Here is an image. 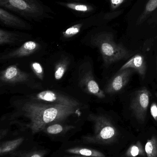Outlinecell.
Listing matches in <instances>:
<instances>
[{
    "mask_svg": "<svg viewBox=\"0 0 157 157\" xmlns=\"http://www.w3.org/2000/svg\"><path fill=\"white\" fill-rule=\"evenodd\" d=\"M69 64V60L66 58L62 59L57 63L55 66L54 75V78L56 80H60L62 78L68 69Z\"/></svg>",
    "mask_w": 157,
    "mask_h": 157,
    "instance_id": "ffe728a7",
    "label": "cell"
},
{
    "mask_svg": "<svg viewBox=\"0 0 157 157\" xmlns=\"http://www.w3.org/2000/svg\"><path fill=\"white\" fill-rule=\"evenodd\" d=\"M41 48L38 42L35 40H28L22 44L21 47L8 54L2 56L1 60L26 57L35 53Z\"/></svg>",
    "mask_w": 157,
    "mask_h": 157,
    "instance_id": "4fadbf2b",
    "label": "cell"
},
{
    "mask_svg": "<svg viewBox=\"0 0 157 157\" xmlns=\"http://www.w3.org/2000/svg\"><path fill=\"white\" fill-rule=\"evenodd\" d=\"M24 141L23 137L17 138L11 141H6L1 143L0 146L1 156L6 155L14 151Z\"/></svg>",
    "mask_w": 157,
    "mask_h": 157,
    "instance_id": "e0dca14e",
    "label": "cell"
},
{
    "mask_svg": "<svg viewBox=\"0 0 157 157\" xmlns=\"http://www.w3.org/2000/svg\"><path fill=\"white\" fill-rule=\"evenodd\" d=\"M30 66L32 71L37 78L41 80H43L44 72L41 64L38 62H33L31 63Z\"/></svg>",
    "mask_w": 157,
    "mask_h": 157,
    "instance_id": "7402d4cb",
    "label": "cell"
},
{
    "mask_svg": "<svg viewBox=\"0 0 157 157\" xmlns=\"http://www.w3.org/2000/svg\"><path fill=\"white\" fill-rule=\"evenodd\" d=\"M0 7L32 22L53 19L56 14L41 0H0Z\"/></svg>",
    "mask_w": 157,
    "mask_h": 157,
    "instance_id": "7a4b0ae2",
    "label": "cell"
},
{
    "mask_svg": "<svg viewBox=\"0 0 157 157\" xmlns=\"http://www.w3.org/2000/svg\"><path fill=\"white\" fill-rule=\"evenodd\" d=\"M100 18L97 15H92L83 18L70 24L62 32L61 38L67 40L73 38L79 35L85 29L96 25Z\"/></svg>",
    "mask_w": 157,
    "mask_h": 157,
    "instance_id": "ba28073f",
    "label": "cell"
},
{
    "mask_svg": "<svg viewBox=\"0 0 157 157\" xmlns=\"http://www.w3.org/2000/svg\"><path fill=\"white\" fill-rule=\"evenodd\" d=\"M74 128V127L73 125H64L61 123H54L48 125L43 131L49 134L57 135L63 132H67Z\"/></svg>",
    "mask_w": 157,
    "mask_h": 157,
    "instance_id": "ac0fdd59",
    "label": "cell"
},
{
    "mask_svg": "<svg viewBox=\"0 0 157 157\" xmlns=\"http://www.w3.org/2000/svg\"><path fill=\"white\" fill-rule=\"evenodd\" d=\"M0 24L3 26L21 30H29L31 24L26 19L0 7Z\"/></svg>",
    "mask_w": 157,
    "mask_h": 157,
    "instance_id": "9c48e42d",
    "label": "cell"
},
{
    "mask_svg": "<svg viewBox=\"0 0 157 157\" xmlns=\"http://www.w3.org/2000/svg\"><path fill=\"white\" fill-rule=\"evenodd\" d=\"M70 157H92L83 156L77 155H75L72 156H71Z\"/></svg>",
    "mask_w": 157,
    "mask_h": 157,
    "instance_id": "4316f807",
    "label": "cell"
},
{
    "mask_svg": "<svg viewBox=\"0 0 157 157\" xmlns=\"http://www.w3.org/2000/svg\"><path fill=\"white\" fill-rule=\"evenodd\" d=\"M46 153L47 152L45 150H40L21 154L20 157H44Z\"/></svg>",
    "mask_w": 157,
    "mask_h": 157,
    "instance_id": "603a6c76",
    "label": "cell"
},
{
    "mask_svg": "<svg viewBox=\"0 0 157 157\" xmlns=\"http://www.w3.org/2000/svg\"><path fill=\"white\" fill-rule=\"evenodd\" d=\"M30 37L29 34L18 31H9L3 29H0V45L15 44L20 42Z\"/></svg>",
    "mask_w": 157,
    "mask_h": 157,
    "instance_id": "5bb4252c",
    "label": "cell"
},
{
    "mask_svg": "<svg viewBox=\"0 0 157 157\" xmlns=\"http://www.w3.org/2000/svg\"><path fill=\"white\" fill-rule=\"evenodd\" d=\"M56 4L66 8L77 17L85 18L92 15L96 11V7L85 0H65L56 1Z\"/></svg>",
    "mask_w": 157,
    "mask_h": 157,
    "instance_id": "8992f818",
    "label": "cell"
},
{
    "mask_svg": "<svg viewBox=\"0 0 157 157\" xmlns=\"http://www.w3.org/2000/svg\"><path fill=\"white\" fill-rule=\"evenodd\" d=\"M145 148L140 141H137L135 144L131 145L129 147L125 155L127 157H137L144 156L145 155Z\"/></svg>",
    "mask_w": 157,
    "mask_h": 157,
    "instance_id": "d6986e66",
    "label": "cell"
},
{
    "mask_svg": "<svg viewBox=\"0 0 157 157\" xmlns=\"http://www.w3.org/2000/svg\"><path fill=\"white\" fill-rule=\"evenodd\" d=\"M124 1V0H110L112 6L113 8H114V7H117L122 3Z\"/></svg>",
    "mask_w": 157,
    "mask_h": 157,
    "instance_id": "484cf974",
    "label": "cell"
},
{
    "mask_svg": "<svg viewBox=\"0 0 157 157\" xmlns=\"http://www.w3.org/2000/svg\"><path fill=\"white\" fill-rule=\"evenodd\" d=\"M79 84L81 88L88 94L100 99L106 97L105 92L100 87L91 71H84L80 75Z\"/></svg>",
    "mask_w": 157,
    "mask_h": 157,
    "instance_id": "30bf717a",
    "label": "cell"
},
{
    "mask_svg": "<svg viewBox=\"0 0 157 157\" xmlns=\"http://www.w3.org/2000/svg\"><path fill=\"white\" fill-rule=\"evenodd\" d=\"M32 98L34 101L73 107H79L81 105L80 102L73 98L49 90L39 92Z\"/></svg>",
    "mask_w": 157,
    "mask_h": 157,
    "instance_id": "52a82bcc",
    "label": "cell"
},
{
    "mask_svg": "<svg viewBox=\"0 0 157 157\" xmlns=\"http://www.w3.org/2000/svg\"></svg>",
    "mask_w": 157,
    "mask_h": 157,
    "instance_id": "83f0119b",
    "label": "cell"
},
{
    "mask_svg": "<svg viewBox=\"0 0 157 157\" xmlns=\"http://www.w3.org/2000/svg\"><path fill=\"white\" fill-rule=\"evenodd\" d=\"M145 151L147 157H157V137L153 136L147 140Z\"/></svg>",
    "mask_w": 157,
    "mask_h": 157,
    "instance_id": "44dd1931",
    "label": "cell"
},
{
    "mask_svg": "<svg viewBox=\"0 0 157 157\" xmlns=\"http://www.w3.org/2000/svg\"><path fill=\"white\" fill-rule=\"evenodd\" d=\"M132 71V69H131L120 70L107 85L105 92L113 94L120 91L129 82Z\"/></svg>",
    "mask_w": 157,
    "mask_h": 157,
    "instance_id": "8fae6325",
    "label": "cell"
},
{
    "mask_svg": "<svg viewBox=\"0 0 157 157\" xmlns=\"http://www.w3.org/2000/svg\"><path fill=\"white\" fill-rule=\"evenodd\" d=\"M91 42L98 48L104 63L109 65L128 58L130 53L123 45L115 43L112 35L106 32L92 34Z\"/></svg>",
    "mask_w": 157,
    "mask_h": 157,
    "instance_id": "3957f363",
    "label": "cell"
},
{
    "mask_svg": "<svg viewBox=\"0 0 157 157\" xmlns=\"http://www.w3.org/2000/svg\"><path fill=\"white\" fill-rule=\"evenodd\" d=\"M150 112L152 117L157 122V104L154 102L151 104L150 107Z\"/></svg>",
    "mask_w": 157,
    "mask_h": 157,
    "instance_id": "d4e9b609",
    "label": "cell"
},
{
    "mask_svg": "<svg viewBox=\"0 0 157 157\" xmlns=\"http://www.w3.org/2000/svg\"><path fill=\"white\" fill-rule=\"evenodd\" d=\"M66 152L68 154L83 156L92 157H105L106 156L102 152L91 148L85 147H73L66 149Z\"/></svg>",
    "mask_w": 157,
    "mask_h": 157,
    "instance_id": "2e32d148",
    "label": "cell"
},
{
    "mask_svg": "<svg viewBox=\"0 0 157 157\" xmlns=\"http://www.w3.org/2000/svg\"><path fill=\"white\" fill-rule=\"evenodd\" d=\"M127 69H133L136 71L141 76H144L146 73L147 64L144 56L136 54L124 63L120 70Z\"/></svg>",
    "mask_w": 157,
    "mask_h": 157,
    "instance_id": "9a60e30c",
    "label": "cell"
},
{
    "mask_svg": "<svg viewBox=\"0 0 157 157\" xmlns=\"http://www.w3.org/2000/svg\"><path fill=\"white\" fill-rule=\"evenodd\" d=\"M150 95L149 90L143 87L135 92L131 101V110L136 119L141 122H143L146 118Z\"/></svg>",
    "mask_w": 157,
    "mask_h": 157,
    "instance_id": "5b68a950",
    "label": "cell"
},
{
    "mask_svg": "<svg viewBox=\"0 0 157 157\" xmlns=\"http://www.w3.org/2000/svg\"><path fill=\"white\" fill-rule=\"evenodd\" d=\"M157 8V0H149L146 6L147 12H151Z\"/></svg>",
    "mask_w": 157,
    "mask_h": 157,
    "instance_id": "cb8c5ba5",
    "label": "cell"
},
{
    "mask_svg": "<svg viewBox=\"0 0 157 157\" xmlns=\"http://www.w3.org/2000/svg\"><path fill=\"white\" fill-rule=\"evenodd\" d=\"M88 120L94 124V133L85 136L83 140L87 144L107 145L116 141L118 132L115 125L107 117L101 115L89 114Z\"/></svg>",
    "mask_w": 157,
    "mask_h": 157,
    "instance_id": "277c9868",
    "label": "cell"
},
{
    "mask_svg": "<svg viewBox=\"0 0 157 157\" xmlns=\"http://www.w3.org/2000/svg\"><path fill=\"white\" fill-rule=\"evenodd\" d=\"M21 112L26 119V122L21 125L30 130L32 134L42 132L49 124L61 123L71 116H80L82 113L79 107L37 101L26 102L21 108Z\"/></svg>",
    "mask_w": 157,
    "mask_h": 157,
    "instance_id": "6da1fadb",
    "label": "cell"
},
{
    "mask_svg": "<svg viewBox=\"0 0 157 157\" xmlns=\"http://www.w3.org/2000/svg\"><path fill=\"white\" fill-rule=\"evenodd\" d=\"M29 75L21 71L16 65H13L2 71L0 74L1 82L8 84H17L27 81Z\"/></svg>",
    "mask_w": 157,
    "mask_h": 157,
    "instance_id": "7c38bea8",
    "label": "cell"
}]
</instances>
